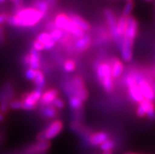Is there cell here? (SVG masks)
Here are the masks:
<instances>
[{"mask_svg": "<svg viewBox=\"0 0 155 154\" xmlns=\"http://www.w3.org/2000/svg\"><path fill=\"white\" fill-rule=\"evenodd\" d=\"M45 17L34 7L21 8L14 14L9 15L6 23L10 26L18 28H31L36 25Z\"/></svg>", "mask_w": 155, "mask_h": 154, "instance_id": "6da1fadb", "label": "cell"}, {"mask_svg": "<svg viewBox=\"0 0 155 154\" xmlns=\"http://www.w3.org/2000/svg\"><path fill=\"white\" fill-rule=\"evenodd\" d=\"M95 73L97 80L103 90L107 94L113 93L114 90V80L111 73V68L109 61L98 63L95 68Z\"/></svg>", "mask_w": 155, "mask_h": 154, "instance_id": "7a4b0ae2", "label": "cell"}, {"mask_svg": "<svg viewBox=\"0 0 155 154\" xmlns=\"http://www.w3.org/2000/svg\"><path fill=\"white\" fill-rule=\"evenodd\" d=\"M63 90L68 96H77L84 102L88 98V92L87 90L84 80L80 76L70 77V79L64 84Z\"/></svg>", "mask_w": 155, "mask_h": 154, "instance_id": "3957f363", "label": "cell"}, {"mask_svg": "<svg viewBox=\"0 0 155 154\" xmlns=\"http://www.w3.org/2000/svg\"><path fill=\"white\" fill-rule=\"evenodd\" d=\"M54 25L55 28L62 30L65 33L73 35V37L77 39L82 37L85 34L84 31H83L81 28L77 27L71 21L69 15L64 13H59L58 14H57L54 21Z\"/></svg>", "mask_w": 155, "mask_h": 154, "instance_id": "277c9868", "label": "cell"}, {"mask_svg": "<svg viewBox=\"0 0 155 154\" xmlns=\"http://www.w3.org/2000/svg\"><path fill=\"white\" fill-rule=\"evenodd\" d=\"M103 15L105 17V19H106V25L108 26V31H110L111 37L114 39V41L115 42L116 45L117 46L118 49H119V47L121 44V39L117 34L116 26L117 19L116 16L114 14V11L111 9H109V8H106L103 10Z\"/></svg>", "mask_w": 155, "mask_h": 154, "instance_id": "5b68a950", "label": "cell"}, {"mask_svg": "<svg viewBox=\"0 0 155 154\" xmlns=\"http://www.w3.org/2000/svg\"><path fill=\"white\" fill-rule=\"evenodd\" d=\"M136 78L138 87L140 88V92L144 99L150 100L152 102L155 101V93L150 85V83L138 72H136Z\"/></svg>", "mask_w": 155, "mask_h": 154, "instance_id": "8992f818", "label": "cell"}, {"mask_svg": "<svg viewBox=\"0 0 155 154\" xmlns=\"http://www.w3.org/2000/svg\"><path fill=\"white\" fill-rule=\"evenodd\" d=\"M43 92L39 90H34L32 91L25 94V95L22 98V109L31 111L37 107L38 103L41 98Z\"/></svg>", "mask_w": 155, "mask_h": 154, "instance_id": "52a82bcc", "label": "cell"}, {"mask_svg": "<svg viewBox=\"0 0 155 154\" xmlns=\"http://www.w3.org/2000/svg\"><path fill=\"white\" fill-rule=\"evenodd\" d=\"M138 31H139V25L136 18L132 15L127 17L125 31L122 38H125L134 42L138 35Z\"/></svg>", "mask_w": 155, "mask_h": 154, "instance_id": "ba28073f", "label": "cell"}, {"mask_svg": "<svg viewBox=\"0 0 155 154\" xmlns=\"http://www.w3.org/2000/svg\"><path fill=\"white\" fill-rule=\"evenodd\" d=\"M23 64L26 67L35 70H39L41 68V56L37 51L31 49L30 52L23 57Z\"/></svg>", "mask_w": 155, "mask_h": 154, "instance_id": "9c48e42d", "label": "cell"}, {"mask_svg": "<svg viewBox=\"0 0 155 154\" xmlns=\"http://www.w3.org/2000/svg\"><path fill=\"white\" fill-rule=\"evenodd\" d=\"M62 129L63 123L61 120H54L48 125V127L45 130L42 131L43 137H44V140L49 142L51 139H54L55 137H57L61 132Z\"/></svg>", "mask_w": 155, "mask_h": 154, "instance_id": "30bf717a", "label": "cell"}, {"mask_svg": "<svg viewBox=\"0 0 155 154\" xmlns=\"http://www.w3.org/2000/svg\"><path fill=\"white\" fill-rule=\"evenodd\" d=\"M87 143L91 146H99L101 144L109 139V135L104 131H98L88 135Z\"/></svg>", "mask_w": 155, "mask_h": 154, "instance_id": "8fae6325", "label": "cell"}, {"mask_svg": "<svg viewBox=\"0 0 155 154\" xmlns=\"http://www.w3.org/2000/svg\"><path fill=\"white\" fill-rule=\"evenodd\" d=\"M91 43V38L88 34L85 33L82 37L78 38L73 43L75 51L79 53H83L88 50Z\"/></svg>", "mask_w": 155, "mask_h": 154, "instance_id": "7c38bea8", "label": "cell"}, {"mask_svg": "<svg viewBox=\"0 0 155 154\" xmlns=\"http://www.w3.org/2000/svg\"><path fill=\"white\" fill-rule=\"evenodd\" d=\"M109 62H110V64L111 73H112L114 80V79L120 78L124 70V66L123 62L117 57H112L109 61Z\"/></svg>", "mask_w": 155, "mask_h": 154, "instance_id": "4fadbf2b", "label": "cell"}, {"mask_svg": "<svg viewBox=\"0 0 155 154\" xmlns=\"http://www.w3.org/2000/svg\"><path fill=\"white\" fill-rule=\"evenodd\" d=\"M58 97V91L55 88H51L42 93L41 98L39 100V105L41 106L51 105L55 98Z\"/></svg>", "mask_w": 155, "mask_h": 154, "instance_id": "5bb4252c", "label": "cell"}, {"mask_svg": "<svg viewBox=\"0 0 155 154\" xmlns=\"http://www.w3.org/2000/svg\"><path fill=\"white\" fill-rule=\"evenodd\" d=\"M51 144L48 141L38 142L36 144L32 145L25 151L24 154H44L50 148Z\"/></svg>", "mask_w": 155, "mask_h": 154, "instance_id": "9a60e30c", "label": "cell"}, {"mask_svg": "<svg viewBox=\"0 0 155 154\" xmlns=\"http://www.w3.org/2000/svg\"><path fill=\"white\" fill-rule=\"evenodd\" d=\"M69 18L71 20V21L73 22L75 25L78 27L79 28H81L83 31H84L85 33L90 31L91 28L90 23L87 21L84 18L79 16L78 14L71 13V14H69Z\"/></svg>", "mask_w": 155, "mask_h": 154, "instance_id": "2e32d148", "label": "cell"}, {"mask_svg": "<svg viewBox=\"0 0 155 154\" xmlns=\"http://www.w3.org/2000/svg\"><path fill=\"white\" fill-rule=\"evenodd\" d=\"M35 40H37L38 42L41 43L42 45L43 46L44 50H46V51L52 50L54 47L55 44H56V43L54 41L53 39H51V35H50L49 32H47V31L40 32L36 36Z\"/></svg>", "mask_w": 155, "mask_h": 154, "instance_id": "e0dca14e", "label": "cell"}, {"mask_svg": "<svg viewBox=\"0 0 155 154\" xmlns=\"http://www.w3.org/2000/svg\"><path fill=\"white\" fill-rule=\"evenodd\" d=\"M139 104L140 105H139L137 109H136V114L139 117H144L147 115L148 111L155 108V105L153 102L147 99H143Z\"/></svg>", "mask_w": 155, "mask_h": 154, "instance_id": "ac0fdd59", "label": "cell"}, {"mask_svg": "<svg viewBox=\"0 0 155 154\" xmlns=\"http://www.w3.org/2000/svg\"><path fill=\"white\" fill-rule=\"evenodd\" d=\"M128 94H129L131 99L135 102L140 103V102L144 99L143 95H142L141 92L140 90V88L138 87L137 84H132L131 86L128 87Z\"/></svg>", "mask_w": 155, "mask_h": 154, "instance_id": "d6986e66", "label": "cell"}, {"mask_svg": "<svg viewBox=\"0 0 155 154\" xmlns=\"http://www.w3.org/2000/svg\"><path fill=\"white\" fill-rule=\"evenodd\" d=\"M33 83L35 84V87H36V90H39L43 91V88L45 87L46 85V79L43 72L40 69L36 70V73H35V76L33 80Z\"/></svg>", "mask_w": 155, "mask_h": 154, "instance_id": "ffe728a7", "label": "cell"}, {"mask_svg": "<svg viewBox=\"0 0 155 154\" xmlns=\"http://www.w3.org/2000/svg\"><path fill=\"white\" fill-rule=\"evenodd\" d=\"M57 109L53 107L51 105L42 106L41 115L47 119H53L57 116Z\"/></svg>", "mask_w": 155, "mask_h": 154, "instance_id": "44dd1931", "label": "cell"}, {"mask_svg": "<svg viewBox=\"0 0 155 154\" xmlns=\"http://www.w3.org/2000/svg\"><path fill=\"white\" fill-rule=\"evenodd\" d=\"M126 27V18L124 16H120L117 18V26H116V31L117 34L120 39H122V37L124 35V31H125Z\"/></svg>", "mask_w": 155, "mask_h": 154, "instance_id": "7402d4cb", "label": "cell"}, {"mask_svg": "<svg viewBox=\"0 0 155 154\" xmlns=\"http://www.w3.org/2000/svg\"><path fill=\"white\" fill-rule=\"evenodd\" d=\"M50 35H51V39H53L55 43L57 42H61L63 39L65 37L67 33H65V31H63L62 30L58 29L57 28H54L53 29H51L50 31Z\"/></svg>", "mask_w": 155, "mask_h": 154, "instance_id": "603a6c76", "label": "cell"}, {"mask_svg": "<svg viewBox=\"0 0 155 154\" xmlns=\"http://www.w3.org/2000/svg\"><path fill=\"white\" fill-rule=\"evenodd\" d=\"M68 98H69V106L74 110H80V109H82L83 105H84V102L81 98H79L77 96L70 95L68 96Z\"/></svg>", "mask_w": 155, "mask_h": 154, "instance_id": "cb8c5ba5", "label": "cell"}, {"mask_svg": "<svg viewBox=\"0 0 155 154\" xmlns=\"http://www.w3.org/2000/svg\"><path fill=\"white\" fill-rule=\"evenodd\" d=\"M33 7L37 10H39L42 14H45V15L47 12L49 11L50 9L49 3L47 1H45V0H39V1L35 2Z\"/></svg>", "mask_w": 155, "mask_h": 154, "instance_id": "d4e9b609", "label": "cell"}, {"mask_svg": "<svg viewBox=\"0 0 155 154\" xmlns=\"http://www.w3.org/2000/svg\"><path fill=\"white\" fill-rule=\"evenodd\" d=\"M63 69L67 73H72L77 69V63L72 59H67L63 63Z\"/></svg>", "mask_w": 155, "mask_h": 154, "instance_id": "484cf974", "label": "cell"}, {"mask_svg": "<svg viewBox=\"0 0 155 154\" xmlns=\"http://www.w3.org/2000/svg\"><path fill=\"white\" fill-rule=\"evenodd\" d=\"M99 146L103 152H110V151L113 152V149L115 147V143L113 140L109 139L108 140H106L102 144H101Z\"/></svg>", "mask_w": 155, "mask_h": 154, "instance_id": "4316f807", "label": "cell"}, {"mask_svg": "<svg viewBox=\"0 0 155 154\" xmlns=\"http://www.w3.org/2000/svg\"><path fill=\"white\" fill-rule=\"evenodd\" d=\"M133 8H134L133 0H132V1H128L127 3L125 4L124 9H123V11H122V16H124V17L127 18V17L131 15L132 11L133 10Z\"/></svg>", "mask_w": 155, "mask_h": 154, "instance_id": "83f0119b", "label": "cell"}, {"mask_svg": "<svg viewBox=\"0 0 155 154\" xmlns=\"http://www.w3.org/2000/svg\"><path fill=\"white\" fill-rule=\"evenodd\" d=\"M9 108L14 110L22 109V102L21 100H12L8 104Z\"/></svg>", "mask_w": 155, "mask_h": 154, "instance_id": "f1b7e54d", "label": "cell"}, {"mask_svg": "<svg viewBox=\"0 0 155 154\" xmlns=\"http://www.w3.org/2000/svg\"><path fill=\"white\" fill-rule=\"evenodd\" d=\"M51 105L56 109H62L63 108L65 107V102L61 98L58 97L57 98H55L54 100V102L51 103Z\"/></svg>", "mask_w": 155, "mask_h": 154, "instance_id": "f546056e", "label": "cell"}, {"mask_svg": "<svg viewBox=\"0 0 155 154\" xmlns=\"http://www.w3.org/2000/svg\"><path fill=\"white\" fill-rule=\"evenodd\" d=\"M35 73H36V70L35 69H32V68H26V71L25 72V78L29 81H33L34 78L35 76Z\"/></svg>", "mask_w": 155, "mask_h": 154, "instance_id": "4dcf8cb0", "label": "cell"}, {"mask_svg": "<svg viewBox=\"0 0 155 154\" xmlns=\"http://www.w3.org/2000/svg\"><path fill=\"white\" fill-rule=\"evenodd\" d=\"M31 49H33L34 51H37V52H40V51H44V48H43V46L42 45L41 43L38 42L37 40H34L33 43H32V48Z\"/></svg>", "mask_w": 155, "mask_h": 154, "instance_id": "1f68e13d", "label": "cell"}, {"mask_svg": "<svg viewBox=\"0 0 155 154\" xmlns=\"http://www.w3.org/2000/svg\"><path fill=\"white\" fill-rule=\"evenodd\" d=\"M8 18H9V15L6 13L0 14V26H2L3 24L6 23Z\"/></svg>", "mask_w": 155, "mask_h": 154, "instance_id": "d6a6232c", "label": "cell"}, {"mask_svg": "<svg viewBox=\"0 0 155 154\" xmlns=\"http://www.w3.org/2000/svg\"><path fill=\"white\" fill-rule=\"evenodd\" d=\"M13 2L15 6V11L23 7V0H14Z\"/></svg>", "mask_w": 155, "mask_h": 154, "instance_id": "836d02e7", "label": "cell"}, {"mask_svg": "<svg viewBox=\"0 0 155 154\" xmlns=\"http://www.w3.org/2000/svg\"><path fill=\"white\" fill-rule=\"evenodd\" d=\"M6 41V37H5V33H4V29L2 26H0V45L3 44Z\"/></svg>", "mask_w": 155, "mask_h": 154, "instance_id": "e575fe53", "label": "cell"}, {"mask_svg": "<svg viewBox=\"0 0 155 154\" xmlns=\"http://www.w3.org/2000/svg\"><path fill=\"white\" fill-rule=\"evenodd\" d=\"M4 120H5V116L3 113L0 112V123H2Z\"/></svg>", "mask_w": 155, "mask_h": 154, "instance_id": "d590c367", "label": "cell"}, {"mask_svg": "<svg viewBox=\"0 0 155 154\" xmlns=\"http://www.w3.org/2000/svg\"><path fill=\"white\" fill-rule=\"evenodd\" d=\"M150 85H151V87H152V88H153V91H154V93H155V82L150 83Z\"/></svg>", "mask_w": 155, "mask_h": 154, "instance_id": "8d00e7d4", "label": "cell"}, {"mask_svg": "<svg viewBox=\"0 0 155 154\" xmlns=\"http://www.w3.org/2000/svg\"><path fill=\"white\" fill-rule=\"evenodd\" d=\"M102 154H113L112 151H110V152H103Z\"/></svg>", "mask_w": 155, "mask_h": 154, "instance_id": "74e56055", "label": "cell"}, {"mask_svg": "<svg viewBox=\"0 0 155 154\" xmlns=\"http://www.w3.org/2000/svg\"><path fill=\"white\" fill-rule=\"evenodd\" d=\"M6 0H0V3H2V2H6Z\"/></svg>", "mask_w": 155, "mask_h": 154, "instance_id": "f35d334b", "label": "cell"}, {"mask_svg": "<svg viewBox=\"0 0 155 154\" xmlns=\"http://www.w3.org/2000/svg\"><path fill=\"white\" fill-rule=\"evenodd\" d=\"M145 1H147V2H150V1H152V0H145Z\"/></svg>", "mask_w": 155, "mask_h": 154, "instance_id": "ab89813d", "label": "cell"}, {"mask_svg": "<svg viewBox=\"0 0 155 154\" xmlns=\"http://www.w3.org/2000/svg\"><path fill=\"white\" fill-rule=\"evenodd\" d=\"M10 1H11V2H14V0H10Z\"/></svg>", "mask_w": 155, "mask_h": 154, "instance_id": "60d3db41", "label": "cell"}, {"mask_svg": "<svg viewBox=\"0 0 155 154\" xmlns=\"http://www.w3.org/2000/svg\"><path fill=\"white\" fill-rule=\"evenodd\" d=\"M126 1H127V2H128V1H132V0H126Z\"/></svg>", "mask_w": 155, "mask_h": 154, "instance_id": "b9f144b4", "label": "cell"}]
</instances>
